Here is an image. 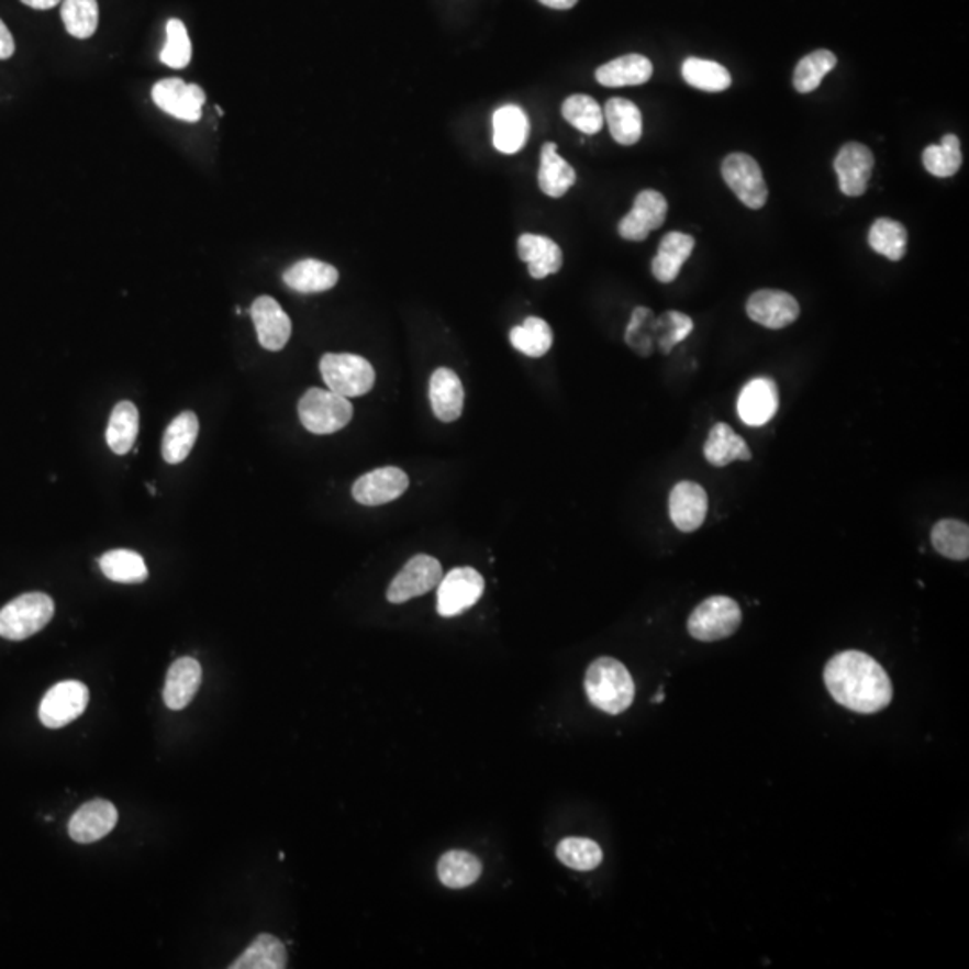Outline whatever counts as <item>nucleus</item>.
Wrapping results in <instances>:
<instances>
[{
  "label": "nucleus",
  "mask_w": 969,
  "mask_h": 969,
  "mask_svg": "<svg viewBox=\"0 0 969 969\" xmlns=\"http://www.w3.org/2000/svg\"><path fill=\"white\" fill-rule=\"evenodd\" d=\"M62 19L70 36L79 40L90 38L98 30V0H64Z\"/></svg>",
  "instance_id": "nucleus-42"
},
{
  "label": "nucleus",
  "mask_w": 969,
  "mask_h": 969,
  "mask_svg": "<svg viewBox=\"0 0 969 969\" xmlns=\"http://www.w3.org/2000/svg\"><path fill=\"white\" fill-rule=\"evenodd\" d=\"M320 372L328 390L338 396H367L376 382V370L367 359L356 354H325L320 361Z\"/></svg>",
  "instance_id": "nucleus-5"
},
{
  "label": "nucleus",
  "mask_w": 969,
  "mask_h": 969,
  "mask_svg": "<svg viewBox=\"0 0 969 969\" xmlns=\"http://www.w3.org/2000/svg\"><path fill=\"white\" fill-rule=\"evenodd\" d=\"M480 858L472 853L453 849L438 860V880L449 889H466L481 877Z\"/></svg>",
  "instance_id": "nucleus-33"
},
{
  "label": "nucleus",
  "mask_w": 969,
  "mask_h": 969,
  "mask_svg": "<svg viewBox=\"0 0 969 969\" xmlns=\"http://www.w3.org/2000/svg\"><path fill=\"white\" fill-rule=\"evenodd\" d=\"M118 808L104 799H93L74 813L69 835L78 844L98 843L118 826Z\"/></svg>",
  "instance_id": "nucleus-17"
},
{
  "label": "nucleus",
  "mask_w": 969,
  "mask_h": 969,
  "mask_svg": "<svg viewBox=\"0 0 969 969\" xmlns=\"http://www.w3.org/2000/svg\"><path fill=\"white\" fill-rule=\"evenodd\" d=\"M410 487V478L399 467H381L363 475L353 484L354 500L367 506H379L401 498Z\"/></svg>",
  "instance_id": "nucleus-15"
},
{
  "label": "nucleus",
  "mask_w": 969,
  "mask_h": 969,
  "mask_svg": "<svg viewBox=\"0 0 969 969\" xmlns=\"http://www.w3.org/2000/svg\"><path fill=\"white\" fill-rule=\"evenodd\" d=\"M603 119L617 144L632 146L639 143L643 135V115L632 101L623 98L609 99L603 108Z\"/></svg>",
  "instance_id": "nucleus-29"
},
{
  "label": "nucleus",
  "mask_w": 969,
  "mask_h": 969,
  "mask_svg": "<svg viewBox=\"0 0 969 969\" xmlns=\"http://www.w3.org/2000/svg\"><path fill=\"white\" fill-rule=\"evenodd\" d=\"M138 435V410L133 402L121 401L113 408L112 416L108 422L107 442L108 447L115 455L124 456L130 453Z\"/></svg>",
  "instance_id": "nucleus-32"
},
{
  "label": "nucleus",
  "mask_w": 969,
  "mask_h": 969,
  "mask_svg": "<svg viewBox=\"0 0 969 969\" xmlns=\"http://www.w3.org/2000/svg\"><path fill=\"white\" fill-rule=\"evenodd\" d=\"M99 568L104 577L118 583H143L147 580L144 558L132 549H112L101 557Z\"/></svg>",
  "instance_id": "nucleus-34"
},
{
  "label": "nucleus",
  "mask_w": 969,
  "mask_h": 969,
  "mask_svg": "<svg viewBox=\"0 0 969 969\" xmlns=\"http://www.w3.org/2000/svg\"><path fill=\"white\" fill-rule=\"evenodd\" d=\"M517 254L528 265L534 279H546L563 268V250L546 235L523 234L517 241Z\"/></svg>",
  "instance_id": "nucleus-23"
},
{
  "label": "nucleus",
  "mask_w": 969,
  "mask_h": 969,
  "mask_svg": "<svg viewBox=\"0 0 969 969\" xmlns=\"http://www.w3.org/2000/svg\"><path fill=\"white\" fill-rule=\"evenodd\" d=\"M54 616L53 598L45 592H25L0 609V636L22 642L49 625Z\"/></svg>",
  "instance_id": "nucleus-3"
},
{
  "label": "nucleus",
  "mask_w": 969,
  "mask_h": 969,
  "mask_svg": "<svg viewBox=\"0 0 969 969\" xmlns=\"http://www.w3.org/2000/svg\"><path fill=\"white\" fill-rule=\"evenodd\" d=\"M722 177L745 207L758 211L767 203L769 189L765 183L764 172L758 162L747 153H731L729 157H725L722 162Z\"/></svg>",
  "instance_id": "nucleus-7"
},
{
  "label": "nucleus",
  "mask_w": 969,
  "mask_h": 969,
  "mask_svg": "<svg viewBox=\"0 0 969 969\" xmlns=\"http://www.w3.org/2000/svg\"><path fill=\"white\" fill-rule=\"evenodd\" d=\"M708 515V492L695 481H679L670 492V520L676 528L691 534L704 524Z\"/></svg>",
  "instance_id": "nucleus-19"
},
{
  "label": "nucleus",
  "mask_w": 969,
  "mask_h": 969,
  "mask_svg": "<svg viewBox=\"0 0 969 969\" xmlns=\"http://www.w3.org/2000/svg\"><path fill=\"white\" fill-rule=\"evenodd\" d=\"M906 241L909 234L905 226L891 218H880L872 223L869 231V245L872 250L889 260H901L905 257Z\"/></svg>",
  "instance_id": "nucleus-39"
},
{
  "label": "nucleus",
  "mask_w": 969,
  "mask_h": 969,
  "mask_svg": "<svg viewBox=\"0 0 969 969\" xmlns=\"http://www.w3.org/2000/svg\"><path fill=\"white\" fill-rule=\"evenodd\" d=\"M662 700H665V691L661 690L659 691V693H657L656 697H654V699H651V702H654V704H657V702H662Z\"/></svg>",
  "instance_id": "nucleus-49"
},
{
  "label": "nucleus",
  "mask_w": 969,
  "mask_h": 969,
  "mask_svg": "<svg viewBox=\"0 0 969 969\" xmlns=\"http://www.w3.org/2000/svg\"><path fill=\"white\" fill-rule=\"evenodd\" d=\"M577 172L573 166H569L558 155L555 143H546L541 149V166H538V187L549 198H563L575 186Z\"/></svg>",
  "instance_id": "nucleus-27"
},
{
  "label": "nucleus",
  "mask_w": 969,
  "mask_h": 969,
  "mask_svg": "<svg viewBox=\"0 0 969 969\" xmlns=\"http://www.w3.org/2000/svg\"><path fill=\"white\" fill-rule=\"evenodd\" d=\"M166 45L160 53L162 64H166L171 69H186L191 64L192 45L187 33L186 25L178 19H171L167 22L166 27Z\"/></svg>",
  "instance_id": "nucleus-44"
},
{
  "label": "nucleus",
  "mask_w": 969,
  "mask_h": 969,
  "mask_svg": "<svg viewBox=\"0 0 969 969\" xmlns=\"http://www.w3.org/2000/svg\"><path fill=\"white\" fill-rule=\"evenodd\" d=\"M923 166L926 171L937 178H950L957 175L962 166V152L957 135H945L940 144L925 147Z\"/></svg>",
  "instance_id": "nucleus-40"
},
{
  "label": "nucleus",
  "mask_w": 969,
  "mask_h": 969,
  "mask_svg": "<svg viewBox=\"0 0 969 969\" xmlns=\"http://www.w3.org/2000/svg\"><path fill=\"white\" fill-rule=\"evenodd\" d=\"M779 392L778 385L769 377H756L745 385L739 392L738 416L744 424L750 427H761L772 421L778 413Z\"/></svg>",
  "instance_id": "nucleus-16"
},
{
  "label": "nucleus",
  "mask_w": 969,
  "mask_h": 969,
  "mask_svg": "<svg viewBox=\"0 0 969 969\" xmlns=\"http://www.w3.org/2000/svg\"><path fill=\"white\" fill-rule=\"evenodd\" d=\"M13 53H15V40L11 36L4 22L0 20V59L11 58Z\"/></svg>",
  "instance_id": "nucleus-46"
},
{
  "label": "nucleus",
  "mask_w": 969,
  "mask_h": 969,
  "mask_svg": "<svg viewBox=\"0 0 969 969\" xmlns=\"http://www.w3.org/2000/svg\"><path fill=\"white\" fill-rule=\"evenodd\" d=\"M654 65L643 54H625L597 69V81L603 87H634L651 78Z\"/></svg>",
  "instance_id": "nucleus-26"
},
{
  "label": "nucleus",
  "mask_w": 969,
  "mask_h": 969,
  "mask_svg": "<svg viewBox=\"0 0 969 969\" xmlns=\"http://www.w3.org/2000/svg\"><path fill=\"white\" fill-rule=\"evenodd\" d=\"M89 700L90 691L83 682H59L45 693L38 710L40 722L47 729H62L83 715Z\"/></svg>",
  "instance_id": "nucleus-8"
},
{
  "label": "nucleus",
  "mask_w": 969,
  "mask_h": 969,
  "mask_svg": "<svg viewBox=\"0 0 969 969\" xmlns=\"http://www.w3.org/2000/svg\"><path fill=\"white\" fill-rule=\"evenodd\" d=\"M801 308L792 294L779 289H759L747 300V314L767 328H784L799 319Z\"/></svg>",
  "instance_id": "nucleus-14"
},
{
  "label": "nucleus",
  "mask_w": 969,
  "mask_h": 969,
  "mask_svg": "<svg viewBox=\"0 0 969 969\" xmlns=\"http://www.w3.org/2000/svg\"><path fill=\"white\" fill-rule=\"evenodd\" d=\"M288 962L285 943L269 934H260L246 948L245 954L237 957L231 969H285Z\"/></svg>",
  "instance_id": "nucleus-31"
},
{
  "label": "nucleus",
  "mask_w": 969,
  "mask_h": 969,
  "mask_svg": "<svg viewBox=\"0 0 969 969\" xmlns=\"http://www.w3.org/2000/svg\"><path fill=\"white\" fill-rule=\"evenodd\" d=\"M152 98L162 112L186 123H197L201 118V108L205 103V92L198 85H189L183 79H160L152 90Z\"/></svg>",
  "instance_id": "nucleus-11"
},
{
  "label": "nucleus",
  "mask_w": 969,
  "mask_h": 969,
  "mask_svg": "<svg viewBox=\"0 0 969 969\" xmlns=\"http://www.w3.org/2000/svg\"><path fill=\"white\" fill-rule=\"evenodd\" d=\"M742 623V609L733 598L711 597L688 617V632L699 642H720L733 636Z\"/></svg>",
  "instance_id": "nucleus-6"
},
{
  "label": "nucleus",
  "mask_w": 969,
  "mask_h": 969,
  "mask_svg": "<svg viewBox=\"0 0 969 969\" xmlns=\"http://www.w3.org/2000/svg\"><path fill=\"white\" fill-rule=\"evenodd\" d=\"M510 343L528 358H543L554 345V333L548 322L537 316H528L521 325L510 331Z\"/></svg>",
  "instance_id": "nucleus-35"
},
{
  "label": "nucleus",
  "mask_w": 969,
  "mask_h": 969,
  "mask_svg": "<svg viewBox=\"0 0 969 969\" xmlns=\"http://www.w3.org/2000/svg\"><path fill=\"white\" fill-rule=\"evenodd\" d=\"M538 2L548 5L552 10H571L578 0H538Z\"/></svg>",
  "instance_id": "nucleus-48"
},
{
  "label": "nucleus",
  "mask_w": 969,
  "mask_h": 969,
  "mask_svg": "<svg viewBox=\"0 0 969 969\" xmlns=\"http://www.w3.org/2000/svg\"><path fill=\"white\" fill-rule=\"evenodd\" d=\"M201 684V666L192 657H180L167 671L164 686V702L172 711H180L191 704Z\"/></svg>",
  "instance_id": "nucleus-20"
},
{
  "label": "nucleus",
  "mask_w": 969,
  "mask_h": 969,
  "mask_svg": "<svg viewBox=\"0 0 969 969\" xmlns=\"http://www.w3.org/2000/svg\"><path fill=\"white\" fill-rule=\"evenodd\" d=\"M695 248V240L682 232H668L659 243V250L651 260V274L662 285H670L681 274L686 260Z\"/></svg>",
  "instance_id": "nucleus-24"
},
{
  "label": "nucleus",
  "mask_w": 969,
  "mask_h": 969,
  "mask_svg": "<svg viewBox=\"0 0 969 969\" xmlns=\"http://www.w3.org/2000/svg\"><path fill=\"white\" fill-rule=\"evenodd\" d=\"M705 460L711 466L725 467L733 461H749L753 458L747 442L725 422H719L713 426L704 444Z\"/></svg>",
  "instance_id": "nucleus-28"
},
{
  "label": "nucleus",
  "mask_w": 969,
  "mask_h": 969,
  "mask_svg": "<svg viewBox=\"0 0 969 969\" xmlns=\"http://www.w3.org/2000/svg\"><path fill=\"white\" fill-rule=\"evenodd\" d=\"M557 858L575 871H592L602 864L603 853L591 838L568 837L558 844Z\"/></svg>",
  "instance_id": "nucleus-43"
},
{
  "label": "nucleus",
  "mask_w": 969,
  "mask_h": 969,
  "mask_svg": "<svg viewBox=\"0 0 969 969\" xmlns=\"http://www.w3.org/2000/svg\"><path fill=\"white\" fill-rule=\"evenodd\" d=\"M824 682L838 704L861 715H872L891 704V679L880 662L864 651L833 656L824 668Z\"/></svg>",
  "instance_id": "nucleus-1"
},
{
  "label": "nucleus",
  "mask_w": 969,
  "mask_h": 969,
  "mask_svg": "<svg viewBox=\"0 0 969 969\" xmlns=\"http://www.w3.org/2000/svg\"><path fill=\"white\" fill-rule=\"evenodd\" d=\"M464 387L460 377L449 368H436L430 381V401L436 419L455 422L464 412Z\"/></svg>",
  "instance_id": "nucleus-21"
},
{
  "label": "nucleus",
  "mask_w": 969,
  "mask_h": 969,
  "mask_svg": "<svg viewBox=\"0 0 969 969\" xmlns=\"http://www.w3.org/2000/svg\"><path fill=\"white\" fill-rule=\"evenodd\" d=\"M353 404L347 397L331 390L311 388L299 402V416L302 426L314 435H331L343 430L353 421Z\"/></svg>",
  "instance_id": "nucleus-4"
},
{
  "label": "nucleus",
  "mask_w": 969,
  "mask_h": 969,
  "mask_svg": "<svg viewBox=\"0 0 969 969\" xmlns=\"http://www.w3.org/2000/svg\"><path fill=\"white\" fill-rule=\"evenodd\" d=\"M200 431V422L198 416L192 412H183L172 419L171 424L167 426L162 441V456L167 464L177 466L186 460Z\"/></svg>",
  "instance_id": "nucleus-30"
},
{
  "label": "nucleus",
  "mask_w": 969,
  "mask_h": 969,
  "mask_svg": "<svg viewBox=\"0 0 969 969\" xmlns=\"http://www.w3.org/2000/svg\"><path fill=\"white\" fill-rule=\"evenodd\" d=\"M666 214H668L666 198L661 192L646 189L637 194L632 211L617 223V232L623 240L639 243L645 241L650 232L661 229Z\"/></svg>",
  "instance_id": "nucleus-12"
},
{
  "label": "nucleus",
  "mask_w": 969,
  "mask_h": 969,
  "mask_svg": "<svg viewBox=\"0 0 969 969\" xmlns=\"http://www.w3.org/2000/svg\"><path fill=\"white\" fill-rule=\"evenodd\" d=\"M252 320L260 345L266 350L277 353L286 347L291 338V320L271 297H259L250 308Z\"/></svg>",
  "instance_id": "nucleus-18"
},
{
  "label": "nucleus",
  "mask_w": 969,
  "mask_h": 969,
  "mask_svg": "<svg viewBox=\"0 0 969 969\" xmlns=\"http://www.w3.org/2000/svg\"><path fill=\"white\" fill-rule=\"evenodd\" d=\"M338 269L316 259L299 260L285 274V285L304 294L328 291L338 285Z\"/></svg>",
  "instance_id": "nucleus-25"
},
{
  "label": "nucleus",
  "mask_w": 969,
  "mask_h": 969,
  "mask_svg": "<svg viewBox=\"0 0 969 969\" xmlns=\"http://www.w3.org/2000/svg\"><path fill=\"white\" fill-rule=\"evenodd\" d=\"M931 537L937 554L951 560H968L969 528L965 521L940 520L934 524Z\"/></svg>",
  "instance_id": "nucleus-37"
},
{
  "label": "nucleus",
  "mask_w": 969,
  "mask_h": 969,
  "mask_svg": "<svg viewBox=\"0 0 969 969\" xmlns=\"http://www.w3.org/2000/svg\"><path fill=\"white\" fill-rule=\"evenodd\" d=\"M492 127L494 147L504 155H515L528 143L530 119L517 104L498 108L492 118Z\"/></svg>",
  "instance_id": "nucleus-22"
},
{
  "label": "nucleus",
  "mask_w": 969,
  "mask_h": 969,
  "mask_svg": "<svg viewBox=\"0 0 969 969\" xmlns=\"http://www.w3.org/2000/svg\"><path fill=\"white\" fill-rule=\"evenodd\" d=\"M583 686L589 702L608 715H622L631 708L636 695V686L627 666L612 657H600L592 661Z\"/></svg>",
  "instance_id": "nucleus-2"
},
{
  "label": "nucleus",
  "mask_w": 969,
  "mask_h": 969,
  "mask_svg": "<svg viewBox=\"0 0 969 969\" xmlns=\"http://www.w3.org/2000/svg\"><path fill=\"white\" fill-rule=\"evenodd\" d=\"M563 118L586 135H597L603 127L602 108L586 93H575L564 101Z\"/></svg>",
  "instance_id": "nucleus-41"
},
{
  "label": "nucleus",
  "mask_w": 969,
  "mask_h": 969,
  "mask_svg": "<svg viewBox=\"0 0 969 969\" xmlns=\"http://www.w3.org/2000/svg\"><path fill=\"white\" fill-rule=\"evenodd\" d=\"M838 186L846 197H861L867 191L875 169V155L860 143H847L835 158Z\"/></svg>",
  "instance_id": "nucleus-13"
},
{
  "label": "nucleus",
  "mask_w": 969,
  "mask_h": 969,
  "mask_svg": "<svg viewBox=\"0 0 969 969\" xmlns=\"http://www.w3.org/2000/svg\"><path fill=\"white\" fill-rule=\"evenodd\" d=\"M682 78L693 89L713 93L724 92L733 83L729 70L724 65L702 58L686 59L682 64Z\"/></svg>",
  "instance_id": "nucleus-36"
},
{
  "label": "nucleus",
  "mask_w": 969,
  "mask_h": 969,
  "mask_svg": "<svg viewBox=\"0 0 969 969\" xmlns=\"http://www.w3.org/2000/svg\"><path fill=\"white\" fill-rule=\"evenodd\" d=\"M442 577V564L435 557L416 555L393 578L387 592L388 602L404 603L422 597L431 589L438 588Z\"/></svg>",
  "instance_id": "nucleus-10"
},
{
  "label": "nucleus",
  "mask_w": 969,
  "mask_h": 969,
  "mask_svg": "<svg viewBox=\"0 0 969 969\" xmlns=\"http://www.w3.org/2000/svg\"><path fill=\"white\" fill-rule=\"evenodd\" d=\"M837 67V56L827 49L813 51L799 62L793 70V87L799 93H810L823 83L824 76Z\"/></svg>",
  "instance_id": "nucleus-38"
},
{
  "label": "nucleus",
  "mask_w": 969,
  "mask_h": 969,
  "mask_svg": "<svg viewBox=\"0 0 969 969\" xmlns=\"http://www.w3.org/2000/svg\"><path fill=\"white\" fill-rule=\"evenodd\" d=\"M484 580L476 569L456 568L438 583L436 611L442 617L460 616L483 597Z\"/></svg>",
  "instance_id": "nucleus-9"
},
{
  "label": "nucleus",
  "mask_w": 969,
  "mask_h": 969,
  "mask_svg": "<svg viewBox=\"0 0 969 969\" xmlns=\"http://www.w3.org/2000/svg\"><path fill=\"white\" fill-rule=\"evenodd\" d=\"M659 323L665 327L659 345H661L662 353L666 354L670 353L671 348L684 342L693 333V320L688 314L679 313V311H668V313L662 314Z\"/></svg>",
  "instance_id": "nucleus-45"
},
{
  "label": "nucleus",
  "mask_w": 969,
  "mask_h": 969,
  "mask_svg": "<svg viewBox=\"0 0 969 969\" xmlns=\"http://www.w3.org/2000/svg\"><path fill=\"white\" fill-rule=\"evenodd\" d=\"M22 2L33 8V10H53L56 5L62 4L64 0H22Z\"/></svg>",
  "instance_id": "nucleus-47"
}]
</instances>
